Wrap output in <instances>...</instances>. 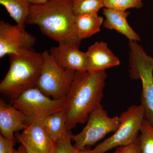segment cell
Instances as JSON below:
<instances>
[{
  "label": "cell",
  "mask_w": 153,
  "mask_h": 153,
  "mask_svg": "<svg viewBox=\"0 0 153 153\" xmlns=\"http://www.w3.org/2000/svg\"><path fill=\"white\" fill-rule=\"evenodd\" d=\"M73 0H50L43 4H31L26 24L38 25L45 36L59 44L79 48L75 26Z\"/></svg>",
  "instance_id": "cell-1"
},
{
  "label": "cell",
  "mask_w": 153,
  "mask_h": 153,
  "mask_svg": "<svg viewBox=\"0 0 153 153\" xmlns=\"http://www.w3.org/2000/svg\"><path fill=\"white\" fill-rule=\"evenodd\" d=\"M142 153H153V126L143 121L139 136Z\"/></svg>",
  "instance_id": "cell-19"
},
{
  "label": "cell",
  "mask_w": 153,
  "mask_h": 153,
  "mask_svg": "<svg viewBox=\"0 0 153 153\" xmlns=\"http://www.w3.org/2000/svg\"><path fill=\"white\" fill-rule=\"evenodd\" d=\"M120 119V125L114 133L91 150V153H105L113 148L130 144L138 138L144 120L141 105L130 106L121 114Z\"/></svg>",
  "instance_id": "cell-7"
},
{
  "label": "cell",
  "mask_w": 153,
  "mask_h": 153,
  "mask_svg": "<svg viewBox=\"0 0 153 153\" xmlns=\"http://www.w3.org/2000/svg\"><path fill=\"white\" fill-rule=\"evenodd\" d=\"M18 140L33 153H55L56 142L49 137L42 121H36L25 127L21 134H15Z\"/></svg>",
  "instance_id": "cell-10"
},
{
  "label": "cell",
  "mask_w": 153,
  "mask_h": 153,
  "mask_svg": "<svg viewBox=\"0 0 153 153\" xmlns=\"http://www.w3.org/2000/svg\"><path fill=\"white\" fill-rule=\"evenodd\" d=\"M88 71H100L118 66L119 59L112 53L103 41L96 42L88 48L86 52Z\"/></svg>",
  "instance_id": "cell-13"
},
{
  "label": "cell",
  "mask_w": 153,
  "mask_h": 153,
  "mask_svg": "<svg viewBox=\"0 0 153 153\" xmlns=\"http://www.w3.org/2000/svg\"><path fill=\"white\" fill-rule=\"evenodd\" d=\"M103 19L97 13H88L75 15L76 33L80 40L90 38L100 31Z\"/></svg>",
  "instance_id": "cell-15"
},
{
  "label": "cell",
  "mask_w": 153,
  "mask_h": 153,
  "mask_svg": "<svg viewBox=\"0 0 153 153\" xmlns=\"http://www.w3.org/2000/svg\"><path fill=\"white\" fill-rule=\"evenodd\" d=\"M18 25L0 21V58L33 49L36 38Z\"/></svg>",
  "instance_id": "cell-9"
},
{
  "label": "cell",
  "mask_w": 153,
  "mask_h": 153,
  "mask_svg": "<svg viewBox=\"0 0 153 153\" xmlns=\"http://www.w3.org/2000/svg\"><path fill=\"white\" fill-rule=\"evenodd\" d=\"M41 53L44 65L36 87L45 95L54 99L66 98L75 71L60 66L48 50Z\"/></svg>",
  "instance_id": "cell-5"
},
{
  "label": "cell",
  "mask_w": 153,
  "mask_h": 153,
  "mask_svg": "<svg viewBox=\"0 0 153 153\" xmlns=\"http://www.w3.org/2000/svg\"><path fill=\"white\" fill-rule=\"evenodd\" d=\"M66 103V98L54 99L36 87L25 91L12 100V105L26 116L27 126L36 121H42L49 115L65 109Z\"/></svg>",
  "instance_id": "cell-6"
},
{
  "label": "cell",
  "mask_w": 153,
  "mask_h": 153,
  "mask_svg": "<svg viewBox=\"0 0 153 153\" xmlns=\"http://www.w3.org/2000/svg\"><path fill=\"white\" fill-rule=\"evenodd\" d=\"M16 141L11 140L0 134V153H14Z\"/></svg>",
  "instance_id": "cell-23"
},
{
  "label": "cell",
  "mask_w": 153,
  "mask_h": 153,
  "mask_svg": "<svg viewBox=\"0 0 153 153\" xmlns=\"http://www.w3.org/2000/svg\"><path fill=\"white\" fill-rule=\"evenodd\" d=\"M27 151L28 153H33L32 152H31V151L28 150H27Z\"/></svg>",
  "instance_id": "cell-26"
},
{
  "label": "cell",
  "mask_w": 153,
  "mask_h": 153,
  "mask_svg": "<svg viewBox=\"0 0 153 153\" xmlns=\"http://www.w3.org/2000/svg\"><path fill=\"white\" fill-rule=\"evenodd\" d=\"M120 117H109L107 112L100 105L90 114L87 124L82 131L71 135L74 146L84 150L85 148L93 146L111 132H115L120 125Z\"/></svg>",
  "instance_id": "cell-8"
},
{
  "label": "cell",
  "mask_w": 153,
  "mask_h": 153,
  "mask_svg": "<svg viewBox=\"0 0 153 153\" xmlns=\"http://www.w3.org/2000/svg\"><path fill=\"white\" fill-rule=\"evenodd\" d=\"M8 55L10 68L0 83V91L13 100L25 91L36 87L44 58L42 53L33 48Z\"/></svg>",
  "instance_id": "cell-3"
},
{
  "label": "cell",
  "mask_w": 153,
  "mask_h": 153,
  "mask_svg": "<svg viewBox=\"0 0 153 153\" xmlns=\"http://www.w3.org/2000/svg\"><path fill=\"white\" fill-rule=\"evenodd\" d=\"M27 126L25 115L14 107L0 100V130L1 134L7 138L16 141L14 134L23 131Z\"/></svg>",
  "instance_id": "cell-12"
},
{
  "label": "cell",
  "mask_w": 153,
  "mask_h": 153,
  "mask_svg": "<svg viewBox=\"0 0 153 153\" xmlns=\"http://www.w3.org/2000/svg\"><path fill=\"white\" fill-rule=\"evenodd\" d=\"M0 4L17 25L25 28L31 6L27 0H0Z\"/></svg>",
  "instance_id": "cell-17"
},
{
  "label": "cell",
  "mask_w": 153,
  "mask_h": 153,
  "mask_svg": "<svg viewBox=\"0 0 153 153\" xmlns=\"http://www.w3.org/2000/svg\"><path fill=\"white\" fill-rule=\"evenodd\" d=\"M114 153H142L139 138L127 146L118 147Z\"/></svg>",
  "instance_id": "cell-22"
},
{
  "label": "cell",
  "mask_w": 153,
  "mask_h": 153,
  "mask_svg": "<svg viewBox=\"0 0 153 153\" xmlns=\"http://www.w3.org/2000/svg\"><path fill=\"white\" fill-rule=\"evenodd\" d=\"M105 7L115 10L126 12L130 8L140 9L143 0H103Z\"/></svg>",
  "instance_id": "cell-20"
},
{
  "label": "cell",
  "mask_w": 153,
  "mask_h": 153,
  "mask_svg": "<svg viewBox=\"0 0 153 153\" xmlns=\"http://www.w3.org/2000/svg\"><path fill=\"white\" fill-rule=\"evenodd\" d=\"M71 130H68L66 134L56 142L55 153H92L91 150H80L78 149L71 144Z\"/></svg>",
  "instance_id": "cell-21"
},
{
  "label": "cell",
  "mask_w": 153,
  "mask_h": 153,
  "mask_svg": "<svg viewBox=\"0 0 153 153\" xmlns=\"http://www.w3.org/2000/svg\"><path fill=\"white\" fill-rule=\"evenodd\" d=\"M129 46L130 76L131 79L142 81L140 105L144 120L153 126V58L146 54L136 41H130Z\"/></svg>",
  "instance_id": "cell-4"
},
{
  "label": "cell",
  "mask_w": 153,
  "mask_h": 153,
  "mask_svg": "<svg viewBox=\"0 0 153 153\" xmlns=\"http://www.w3.org/2000/svg\"><path fill=\"white\" fill-rule=\"evenodd\" d=\"M107 74L105 71H75L66 97V128L87 122L90 114L101 105Z\"/></svg>",
  "instance_id": "cell-2"
},
{
  "label": "cell",
  "mask_w": 153,
  "mask_h": 153,
  "mask_svg": "<svg viewBox=\"0 0 153 153\" xmlns=\"http://www.w3.org/2000/svg\"><path fill=\"white\" fill-rule=\"evenodd\" d=\"M50 0H27L28 2L31 4H43L47 3Z\"/></svg>",
  "instance_id": "cell-24"
},
{
  "label": "cell",
  "mask_w": 153,
  "mask_h": 153,
  "mask_svg": "<svg viewBox=\"0 0 153 153\" xmlns=\"http://www.w3.org/2000/svg\"><path fill=\"white\" fill-rule=\"evenodd\" d=\"M79 48L69 44H59L49 49L50 55L61 67L76 71H88L86 52L79 51Z\"/></svg>",
  "instance_id": "cell-11"
},
{
  "label": "cell",
  "mask_w": 153,
  "mask_h": 153,
  "mask_svg": "<svg viewBox=\"0 0 153 153\" xmlns=\"http://www.w3.org/2000/svg\"><path fill=\"white\" fill-rule=\"evenodd\" d=\"M102 13L105 17L103 22L104 27L116 30L126 36L130 41H140V36L128 23L127 18L129 15V12H121L105 8L102 10Z\"/></svg>",
  "instance_id": "cell-14"
},
{
  "label": "cell",
  "mask_w": 153,
  "mask_h": 153,
  "mask_svg": "<svg viewBox=\"0 0 153 153\" xmlns=\"http://www.w3.org/2000/svg\"><path fill=\"white\" fill-rule=\"evenodd\" d=\"M66 122L67 116L65 109L49 115L42 120L47 133L55 142L68 131Z\"/></svg>",
  "instance_id": "cell-16"
},
{
  "label": "cell",
  "mask_w": 153,
  "mask_h": 153,
  "mask_svg": "<svg viewBox=\"0 0 153 153\" xmlns=\"http://www.w3.org/2000/svg\"><path fill=\"white\" fill-rule=\"evenodd\" d=\"M73 9L75 15L88 13H97L104 7L103 0H73Z\"/></svg>",
  "instance_id": "cell-18"
},
{
  "label": "cell",
  "mask_w": 153,
  "mask_h": 153,
  "mask_svg": "<svg viewBox=\"0 0 153 153\" xmlns=\"http://www.w3.org/2000/svg\"><path fill=\"white\" fill-rule=\"evenodd\" d=\"M14 153H28V152L25 146L21 144L17 149H15Z\"/></svg>",
  "instance_id": "cell-25"
}]
</instances>
